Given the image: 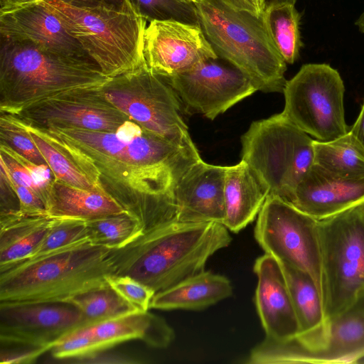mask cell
I'll return each instance as SVG.
<instances>
[{
    "label": "cell",
    "mask_w": 364,
    "mask_h": 364,
    "mask_svg": "<svg viewBox=\"0 0 364 364\" xmlns=\"http://www.w3.org/2000/svg\"><path fill=\"white\" fill-rule=\"evenodd\" d=\"M37 128L69 152L100 187L138 217L145 228L176 220L173 189L185 172L201 159L194 144L171 141L131 119L113 132Z\"/></svg>",
    "instance_id": "1"
},
{
    "label": "cell",
    "mask_w": 364,
    "mask_h": 364,
    "mask_svg": "<svg viewBox=\"0 0 364 364\" xmlns=\"http://www.w3.org/2000/svg\"><path fill=\"white\" fill-rule=\"evenodd\" d=\"M228 230L216 222L176 220L146 229L127 246L112 250L114 274L164 291L204 271L208 259L230 243Z\"/></svg>",
    "instance_id": "2"
},
{
    "label": "cell",
    "mask_w": 364,
    "mask_h": 364,
    "mask_svg": "<svg viewBox=\"0 0 364 364\" xmlns=\"http://www.w3.org/2000/svg\"><path fill=\"white\" fill-rule=\"evenodd\" d=\"M109 79L91 59L0 36V112L16 115L66 92L102 87Z\"/></svg>",
    "instance_id": "3"
},
{
    "label": "cell",
    "mask_w": 364,
    "mask_h": 364,
    "mask_svg": "<svg viewBox=\"0 0 364 364\" xmlns=\"http://www.w3.org/2000/svg\"><path fill=\"white\" fill-rule=\"evenodd\" d=\"M111 252L87 242L0 270V302L66 301L108 286L114 271Z\"/></svg>",
    "instance_id": "4"
},
{
    "label": "cell",
    "mask_w": 364,
    "mask_h": 364,
    "mask_svg": "<svg viewBox=\"0 0 364 364\" xmlns=\"http://www.w3.org/2000/svg\"><path fill=\"white\" fill-rule=\"evenodd\" d=\"M109 77L146 64L147 20L130 0L122 6H75L60 0H41Z\"/></svg>",
    "instance_id": "5"
},
{
    "label": "cell",
    "mask_w": 364,
    "mask_h": 364,
    "mask_svg": "<svg viewBox=\"0 0 364 364\" xmlns=\"http://www.w3.org/2000/svg\"><path fill=\"white\" fill-rule=\"evenodd\" d=\"M200 26L217 55L237 68L263 92H282L287 63L262 21L223 0H198Z\"/></svg>",
    "instance_id": "6"
},
{
    "label": "cell",
    "mask_w": 364,
    "mask_h": 364,
    "mask_svg": "<svg viewBox=\"0 0 364 364\" xmlns=\"http://www.w3.org/2000/svg\"><path fill=\"white\" fill-rule=\"evenodd\" d=\"M314 140L281 112L251 124L241 138V160L268 196L289 203L314 164Z\"/></svg>",
    "instance_id": "7"
},
{
    "label": "cell",
    "mask_w": 364,
    "mask_h": 364,
    "mask_svg": "<svg viewBox=\"0 0 364 364\" xmlns=\"http://www.w3.org/2000/svg\"><path fill=\"white\" fill-rule=\"evenodd\" d=\"M318 232L328 321L364 294V203L318 220Z\"/></svg>",
    "instance_id": "8"
},
{
    "label": "cell",
    "mask_w": 364,
    "mask_h": 364,
    "mask_svg": "<svg viewBox=\"0 0 364 364\" xmlns=\"http://www.w3.org/2000/svg\"><path fill=\"white\" fill-rule=\"evenodd\" d=\"M282 92V114L315 140L330 141L348 133L343 81L328 64L303 65Z\"/></svg>",
    "instance_id": "9"
},
{
    "label": "cell",
    "mask_w": 364,
    "mask_h": 364,
    "mask_svg": "<svg viewBox=\"0 0 364 364\" xmlns=\"http://www.w3.org/2000/svg\"><path fill=\"white\" fill-rule=\"evenodd\" d=\"M106 98L144 129L171 141L193 144L171 87L145 64L111 77L101 87Z\"/></svg>",
    "instance_id": "10"
},
{
    "label": "cell",
    "mask_w": 364,
    "mask_h": 364,
    "mask_svg": "<svg viewBox=\"0 0 364 364\" xmlns=\"http://www.w3.org/2000/svg\"><path fill=\"white\" fill-rule=\"evenodd\" d=\"M255 237L266 254L309 274L321 296L318 220L281 198L268 196L257 216Z\"/></svg>",
    "instance_id": "11"
},
{
    "label": "cell",
    "mask_w": 364,
    "mask_h": 364,
    "mask_svg": "<svg viewBox=\"0 0 364 364\" xmlns=\"http://www.w3.org/2000/svg\"><path fill=\"white\" fill-rule=\"evenodd\" d=\"M163 79L188 114H201L211 120L257 91L240 70L220 57Z\"/></svg>",
    "instance_id": "12"
},
{
    "label": "cell",
    "mask_w": 364,
    "mask_h": 364,
    "mask_svg": "<svg viewBox=\"0 0 364 364\" xmlns=\"http://www.w3.org/2000/svg\"><path fill=\"white\" fill-rule=\"evenodd\" d=\"M87 326L80 311L68 301L0 302V343L44 353L73 331Z\"/></svg>",
    "instance_id": "13"
},
{
    "label": "cell",
    "mask_w": 364,
    "mask_h": 364,
    "mask_svg": "<svg viewBox=\"0 0 364 364\" xmlns=\"http://www.w3.org/2000/svg\"><path fill=\"white\" fill-rule=\"evenodd\" d=\"M16 116L36 127L102 132L116 131L130 119L106 98L101 87L55 95L31 105Z\"/></svg>",
    "instance_id": "14"
},
{
    "label": "cell",
    "mask_w": 364,
    "mask_h": 364,
    "mask_svg": "<svg viewBox=\"0 0 364 364\" xmlns=\"http://www.w3.org/2000/svg\"><path fill=\"white\" fill-rule=\"evenodd\" d=\"M144 55L147 68L168 78L218 56L200 25L176 20L149 22L144 33Z\"/></svg>",
    "instance_id": "15"
},
{
    "label": "cell",
    "mask_w": 364,
    "mask_h": 364,
    "mask_svg": "<svg viewBox=\"0 0 364 364\" xmlns=\"http://www.w3.org/2000/svg\"><path fill=\"white\" fill-rule=\"evenodd\" d=\"M364 358V294L328 320L323 346L316 350H277L252 355L253 364L356 363Z\"/></svg>",
    "instance_id": "16"
},
{
    "label": "cell",
    "mask_w": 364,
    "mask_h": 364,
    "mask_svg": "<svg viewBox=\"0 0 364 364\" xmlns=\"http://www.w3.org/2000/svg\"><path fill=\"white\" fill-rule=\"evenodd\" d=\"M0 36L28 41L51 51L91 59L41 0L1 7Z\"/></svg>",
    "instance_id": "17"
},
{
    "label": "cell",
    "mask_w": 364,
    "mask_h": 364,
    "mask_svg": "<svg viewBox=\"0 0 364 364\" xmlns=\"http://www.w3.org/2000/svg\"><path fill=\"white\" fill-rule=\"evenodd\" d=\"M227 166L212 165L201 159L182 176L173 189L176 221L223 224Z\"/></svg>",
    "instance_id": "18"
},
{
    "label": "cell",
    "mask_w": 364,
    "mask_h": 364,
    "mask_svg": "<svg viewBox=\"0 0 364 364\" xmlns=\"http://www.w3.org/2000/svg\"><path fill=\"white\" fill-rule=\"evenodd\" d=\"M254 272L255 303L266 338L282 341L296 336L299 323L280 263L265 253L256 259Z\"/></svg>",
    "instance_id": "19"
},
{
    "label": "cell",
    "mask_w": 364,
    "mask_h": 364,
    "mask_svg": "<svg viewBox=\"0 0 364 364\" xmlns=\"http://www.w3.org/2000/svg\"><path fill=\"white\" fill-rule=\"evenodd\" d=\"M289 203L321 220L364 203V178L340 177L314 164L298 184Z\"/></svg>",
    "instance_id": "20"
},
{
    "label": "cell",
    "mask_w": 364,
    "mask_h": 364,
    "mask_svg": "<svg viewBox=\"0 0 364 364\" xmlns=\"http://www.w3.org/2000/svg\"><path fill=\"white\" fill-rule=\"evenodd\" d=\"M87 326L100 351L134 339H140L154 348H165L174 336L164 319L148 311H136Z\"/></svg>",
    "instance_id": "21"
},
{
    "label": "cell",
    "mask_w": 364,
    "mask_h": 364,
    "mask_svg": "<svg viewBox=\"0 0 364 364\" xmlns=\"http://www.w3.org/2000/svg\"><path fill=\"white\" fill-rule=\"evenodd\" d=\"M268 193L246 162L227 166L224 198L225 215L223 225L237 232L258 215Z\"/></svg>",
    "instance_id": "22"
},
{
    "label": "cell",
    "mask_w": 364,
    "mask_h": 364,
    "mask_svg": "<svg viewBox=\"0 0 364 364\" xmlns=\"http://www.w3.org/2000/svg\"><path fill=\"white\" fill-rule=\"evenodd\" d=\"M230 280L210 271H203L155 294L149 308L161 310H198L232 295Z\"/></svg>",
    "instance_id": "23"
},
{
    "label": "cell",
    "mask_w": 364,
    "mask_h": 364,
    "mask_svg": "<svg viewBox=\"0 0 364 364\" xmlns=\"http://www.w3.org/2000/svg\"><path fill=\"white\" fill-rule=\"evenodd\" d=\"M52 220L50 215H28L19 210L0 214V270L28 259Z\"/></svg>",
    "instance_id": "24"
},
{
    "label": "cell",
    "mask_w": 364,
    "mask_h": 364,
    "mask_svg": "<svg viewBox=\"0 0 364 364\" xmlns=\"http://www.w3.org/2000/svg\"><path fill=\"white\" fill-rule=\"evenodd\" d=\"M46 210L52 218L84 220L129 212L105 192L79 188L55 178Z\"/></svg>",
    "instance_id": "25"
},
{
    "label": "cell",
    "mask_w": 364,
    "mask_h": 364,
    "mask_svg": "<svg viewBox=\"0 0 364 364\" xmlns=\"http://www.w3.org/2000/svg\"><path fill=\"white\" fill-rule=\"evenodd\" d=\"M19 119L34 141L54 178L79 188L105 192L63 147L38 128Z\"/></svg>",
    "instance_id": "26"
},
{
    "label": "cell",
    "mask_w": 364,
    "mask_h": 364,
    "mask_svg": "<svg viewBox=\"0 0 364 364\" xmlns=\"http://www.w3.org/2000/svg\"><path fill=\"white\" fill-rule=\"evenodd\" d=\"M314 164L347 178H364V153L346 134L330 141L314 140Z\"/></svg>",
    "instance_id": "27"
},
{
    "label": "cell",
    "mask_w": 364,
    "mask_h": 364,
    "mask_svg": "<svg viewBox=\"0 0 364 364\" xmlns=\"http://www.w3.org/2000/svg\"><path fill=\"white\" fill-rule=\"evenodd\" d=\"M301 16L294 5L273 6L262 16L264 28L286 63L293 64L302 46L299 31Z\"/></svg>",
    "instance_id": "28"
},
{
    "label": "cell",
    "mask_w": 364,
    "mask_h": 364,
    "mask_svg": "<svg viewBox=\"0 0 364 364\" xmlns=\"http://www.w3.org/2000/svg\"><path fill=\"white\" fill-rule=\"evenodd\" d=\"M91 244L112 250L122 248L141 235L145 227L129 212L86 220Z\"/></svg>",
    "instance_id": "29"
},
{
    "label": "cell",
    "mask_w": 364,
    "mask_h": 364,
    "mask_svg": "<svg viewBox=\"0 0 364 364\" xmlns=\"http://www.w3.org/2000/svg\"><path fill=\"white\" fill-rule=\"evenodd\" d=\"M66 301L73 304L80 311L87 326L139 311L109 285L77 294Z\"/></svg>",
    "instance_id": "30"
},
{
    "label": "cell",
    "mask_w": 364,
    "mask_h": 364,
    "mask_svg": "<svg viewBox=\"0 0 364 364\" xmlns=\"http://www.w3.org/2000/svg\"><path fill=\"white\" fill-rule=\"evenodd\" d=\"M87 242H90L86 220L72 218H53L49 230L43 240L33 254L26 260L36 259Z\"/></svg>",
    "instance_id": "31"
},
{
    "label": "cell",
    "mask_w": 364,
    "mask_h": 364,
    "mask_svg": "<svg viewBox=\"0 0 364 364\" xmlns=\"http://www.w3.org/2000/svg\"><path fill=\"white\" fill-rule=\"evenodd\" d=\"M140 14L150 22L154 20H176L200 25L194 4L181 0H130Z\"/></svg>",
    "instance_id": "32"
},
{
    "label": "cell",
    "mask_w": 364,
    "mask_h": 364,
    "mask_svg": "<svg viewBox=\"0 0 364 364\" xmlns=\"http://www.w3.org/2000/svg\"><path fill=\"white\" fill-rule=\"evenodd\" d=\"M0 113V143L6 144L18 154L35 164H46L21 121L16 115Z\"/></svg>",
    "instance_id": "33"
},
{
    "label": "cell",
    "mask_w": 364,
    "mask_h": 364,
    "mask_svg": "<svg viewBox=\"0 0 364 364\" xmlns=\"http://www.w3.org/2000/svg\"><path fill=\"white\" fill-rule=\"evenodd\" d=\"M100 351L89 326L73 331L51 348L52 355L57 359L90 357Z\"/></svg>",
    "instance_id": "34"
},
{
    "label": "cell",
    "mask_w": 364,
    "mask_h": 364,
    "mask_svg": "<svg viewBox=\"0 0 364 364\" xmlns=\"http://www.w3.org/2000/svg\"><path fill=\"white\" fill-rule=\"evenodd\" d=\"M107 282L119 296L139 311H148L156 294L148 286L127 275L110 274Z\"/></svg>",
    "instance_id": "35"
},
{
    "label": "cell",
    "mask_w": 364,
    "mask_h": 364,
    "mask_svg": "<svg viewBox=\"0 0 364 364\" xmlns=\"http://www.w3.org/2000/svg\"><path fill=\"white\" fill-rule=\"evenodd\" d=\"M1 163V179L7 183L16 195L21 213L28 215H49L45 205L32 190L15 183L5 165Z\"/></svg>",
    "instance_id": "36"
},
{
    "label": "cell",
    "mask_w": 364,
    "mask_h": 364,
    "mask_svg": "<svg viewBox=\"0 0 364 364\" xmlns=\"http://www.w3.org/2000/svg\"><path fill=\"white\" fill-rule=\"evenodd\" d=\"M0 161L5 165L11 178L15 183L32 190L43 202L41 188L31 172L25 166L3 151H0Z\"/></svg>",
    "instance_id": "37"
},
{
    "label": "cell",
    "mask_w": 364,
    "mask_h": 364,
    "mask_svg": "<svg viewBox=\"0 0 364 364\" xmlns=\"http://www.w3.org/2000/svg\"><path fill=\"white\" fill-rule=\"evenodd\" d=\"M227 4L239 11H246L261 18L264 11V0H223Z\"/></svg>",
    "instance_id": "38"
},
{
    "label": "cell",
    "mask_w": 364,
    "mask_h": 364,
    "mask_svg": "<svg viewBox=\"0 0 364 364\" xmlns=\"http://www.w3.org/2000/svg\"><path fill=\"white\" fill-rule=\"evenodd\" d=\"M348 134L357 146L364 153V102Z\"/></svg>",
    "instance_id": "39"
},
{
    "label": "cell",
    "mask_w": 364,
    "mask_h": 364,
    "mask_svg": "<svg viewBox=\"0 0 364 364\" xmlns=\"http://www.w3.org/2000/svg\"><path fill=\"white\" fill-rule=\"evenodd\" d=\"M64 3L75 6H94L101 4L119 7L124 0H60Z\"/></svg>",
    "instance_id": "40"
},
{
    "label": "cell",
    "mask_w": 364,
    "mask_h": 364,
    "mask_svg": "<svg viewBox=\"0 0 364 364\" xmlns=\"http://www.w3.org/2000/svg\"><path fill=\"white\" fill-rule=\"evenodd\" d=\"M297 0H264V10L273 6L277 5H294Z\"/></svg>",
    "instance_id": "41"
},
{
    "label": "cell",
    "mask_w": 364,
    "mask_h": 364,
    "mask_svg": "<svg viewBox=\"0 0 364 364\" xmlns=\"http://www.w3.org/2000/svg\"><path fill=\"white\" fill-rule=\"evenodd\" d=\"M29 1H32V0H0V6H1V7L12 6V5L25 3V2H27Z\"/></svg>",
    "instance_id": "42"
},
{
    "label": "cell",
    "mask_w": 364,
    "mask_h": 364,
    "mask_svg": "<svg viewBox=\"0 0 364 364\" xmlns=\"http://www.w3.org/2000/svg\"><path fill=\"white\" fill-rule=\"evenodd\" d=\"M358 31L364 33V9L355 22Z\"/></svg>",
    "instance_id": "43"
},
{
    "label": "cell",
    "mask_w": 364,
    "mask_h": 364,
    "mask_svg": "<svg viewBox=\"0 0 364 364\" xmlns=\"http://www.w3.org/2000/svg\"><path fill=\"white\" fill-rule=\"evenodd\" d=\"M181 1H188V2L195 4L198 0H181Z\"/></svg>",
    "instance_id": "44"
}]
</instances>
